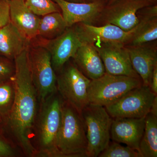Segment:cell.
Instances as JSON below:
<instances>
[{"instance_id":"cell-1","label":"cell","mask_w":157,"mask_h":157,"mask_svg":"<svg viewBox=\"0 0 157 157\" xmlns=\"http://www.w3.org/2000/svg\"><path fill=\"white\" fill-rule=\"evenodd\" d=\"M14 62L15 99L0 131L2 135H11L26 155L36 157L37 151L33 144V137L35 134L39 100L31 76L28 49L14 59Z\"/></svg>"},{"instance_id":"cell-2","label":"cell","mask_w":157,"mask_h":157,"mask_svg":"<svg viewBox=\"0 0 157 157\" xmlns=\"http://www.w3.org/2000/svg\"><path fill=\"white\" fill-rule=\"evenodd\" d=\"M56 93L41 103V109L37 116L36 126L39 156L59 157L56 142L61 124L63 101Z\"/></svg>"},{"instance_id":"cell-3","label":"cell","mask_w":157,"mask_h":157,"mask_svg":"<svg viewBox=\"0 0 157 157\" xmlns=\"http://www.w3.org/2000/svg\"><path fill=\"white\" fill-rule=\"evenodd\" d=\"M56 147L59 157H87V140L82 118L64 101Z\"/></svg>"},{"instance_id":"cell-4","label":"cell","mask_w":157,"mask_h":157,"mask_svg":"<svg viewBox=\"0 0 157 157\" xmlns=\"http://www.w3.org/2000/svg\"><path fill=\"white\" fill-rule=\"evenodd\" d=\"M80 115L87 140L86 155L98 157L110 142L112 117L105 107L91 104L84 107Z\"/></svg>"},{"instance_id":"cell-5","label":"cell","mask_w":157,"mask_h":157,"mask_svg":"<svg viewBox=\"0 0 157 157\" xmlns=\"http://www.w3.org/2000/svg\"><path fill=\"white\" fill-rule=\"evenodd\" d=\"M142 85L140 78L106 73L101 77L90 80L88 88L89 103L106 107Z\"/></svg>"},{"instance_id":"cell-6","label":"cell","mask_w":157,"mask_h":157,"mask_svg":"<svg viewBox=\"0 0 157 157\" xmlns=\"http://www.w3.org/2000/svg\"><path fill=\"white\" fill-rule=\"evenodd\" d=\"M28 55L31 76L42 103L57 92V77L50 52L42 45L29 46Z\"/></svg>"},{"instance_id":"cell-7","label":"cell","mask_w":157,"mask_h":157,"mask_svg":"<svg viewBox=\"0 0 157 157\" xmlns=\"http://www.w3.org/2000/svg\"><path fill=\"white\" fill-rule=\"evenodd\" d=\"M61 71L59 76L57 77V91L65 103L80 114L89 104L88 88L91 80L75 65H68Z\"/></svg>"},{"instance_id":"cell-8","label":"cell","mask_w":157,"mask_h":157,"mask_svg":"<svg viewBox=\"0 0 157 157\" xmlns=\"http://www.w3.org/2000/svg\"><path fill=\"white\" fill-rule=\"evenodd\" d=\"M155 96L149 86L142 85L129 91L105 107L113 118L145 117L150 111Z\"/></svg>"},{"instance_id":"cell-9","label":"cell","mask_w":157,"mask_h":157,"mask_svg":"<svg viewBox=\"0 0 157 157\" xmlns=\"http://www.w3.org/2000/svg\"><path fill=\"white\" fill-rule=\"evenodd\" d=\"M93 45L103 61L106 73L140 78L132 67L128 51L124 44L99 42Z\"/></svg>"},{"instance_id":"cell-10","label":"cell","mask_w":157,"mask_h":157,"mask_svg":"<svg viewBox=\"0 0 157 157\" xmlns=\"http://www.w3.org/2000/svg\"><path fill=\"white\" fill-rule=\"evenodd\" d=\"M143 22L142 19L132 30L125 31L117 26L108 23L103 26L78 23L74 27L82 43L94 44L97 42H118L128 44Z\"/></svg>"},{"instance_id":"cell-11","label":"cell","mask_w":157,"mask_h":157,"mask_svg":"<svg viewBox=\"0 0 157 157\" xmlns=\"http://www.w3.org/2000/svg\"><path fill=\"white\" fill-rule=\"evenodd\" d=\"M82 44L75 28L72 26L55 39L44 40L41 45L50 52L54 70L61 71Z\"/></svg>"},{"instance_id":"cell-12","label":"cell","mask_w":157,"mask_h":157,"mask_svg":"<svg viewBox=\"0 0 157 157\" xmlns=\"http://www.w3.org/2000/svg\"><path fill=\"white\" fill-rule=\"evenodd\" d=\"M154 1L118 0L115 5L109 7L107 13V21L124 31L132 30L140 21L137 16V11L151 6Z\"/></svg>"},{"instance_id":"cell-13","label":"cell","mask_w":157,"mask_h":157,"mask_svg":"<svg viewBox=\"0 0 157 157\" xmlns=\"http://www.w3.org/2000/svg\"><path fill=\"white\" fill-rule=\"evenodd\" d=\"M62 12L67 27L78 23L91 25L104 9V4L97 0L88 3H75L65 0H53Z\"/></svg>"},{"instance_id":"cell-14","label":"cell","mask_w":157,"mask_h":157,"mask_svg":"<svg viewBox=\"0 0 157 157\" xmlns=\"http://www.w3.org/2000/svg\"><path fill=\"white\" fill-rule=\"evenodd\" d=\"M145 117L115 118L113 120L110 137L139 152V144L145 128Z\"/></svg>"},{"instance_id":"cell-15","label":"cell","mask_w":157,"mask_h":157,"mask_svg":"<svg viewBox=\"0 0 157 157\" xmlns=\"http://www.w3.org/2000/svg\"><path fill=\"white\" fill-rule=\"evenodd\" d=\"M127 48L133 69L140 76L143 85L150 87L154 69L157 66L156 48L144 44L129 46Z\"/></svg>"},{"instance_id":"cell-16","label":"cell","mask_w":157,"mask_h":157,"mask_svg":"<svg viewBox=\"0 0 157 157\" xmlns=\"http://www.w3.org/2000/svg\"><path fill=\"white\" fill-rule=\"evenodd\" d=\"M9 4L10 22L30 41L37 36L40 18L29 9L25 0H11Z\"/></svg>"},{"instance_id":"cell-17","label":"cell","mask_w":157,"mask_h":157,"mask_svg":"<svg viewBox=\"0 0 157 157\" xmlns=\"http://www.w3.org/2000/svg\"><path fill=\"white\" fill-rule=\"evenodd\" d=\"M73 58L78 70L90 80L106 73L103 61L92 44L82 43Z\"/></svg>"},{"instance_id":"cell-18","label":"cell","mask_w":157,"mask_h":157,"mask_svg":"<svg viewBox=\"0 0 157 157\" xmlns=\"http://www.w3.org/2000/svg\"><path fill=\"white\" fill-rule=\"evenodd\" d=\"M30 42L11 22L0 28V55L6 58L14 60Z\"/></svg>"},{"instance_id":"cell-19","label":"cell","mask_w":157,"mask_h":157,"mask_svg":"<svg viewBox=\"0 0 157 157\" xmlns=\"http://www.w3.org/2000/svg\"><path fill=\"white\" fill-rule=\"evenodd\" d=\"M67 28L60 12L49 13L40 18L37 36L44 40H51L61 35Z\"/></svg>"},{"instance_id":"cell-20","label":"cell","mask_w":157,"mask_h":157,"mask_svg":"<svg viewBox=\"0 0 157 157\" xmlns=\"http://www.w3.org/2000/svg\"><path fill=\"white\" fill-rule=\"evenodd\" d=\"M139 149L142 157H157V116L150 113L145 117V128Z\"/></svg>"},{"instance_id":"cell-21","label":"cell","mask_w":157,"mask_h":157,"mask_svg":"<svg viewBox=\"0 0 157 157\" xmlns=\"http://www.w3.org/2000/svg\"><path fill=\"white\" fill-rule=\"evenodd\" d=\"M157 6H152L149 16L143 19V22L129 42L130 46L146 44L157 38Z\"/></svg>"},{"instance_id":"cell-22","label":"cell","mask_w":157,"mask_h":157,"mask_svg":"<svg viewBox=\"0 0 157 157\" xmlns=\"http://www.w3.org/2000/svg\"><path fill=\"white\" fill-rule=\"evenodd\" d=\"M15 97V87L13 78L0 83V116L6 119L11 112Z\"/></svg>"},{"instance_id":"cell-23","label":"cell","mask_w":157,"mask_h":157,"mask_svg":"<svg viewBox=\"0 0 157 157\" xmlns=\"http://www.w3.org/2000/svg\"><path fill=\"white\" fill-rule=\"evenodd\" d=\"M100 157H142L136 150L129 146H124L113 141L109 142L107 148L99 155Z\"/></svg>"},{"instance_id":"cell-24","label":"cell","mask_w":157,"mask_h":157,"mask_svg":"<svg viewBox=\"0 0 157 157\" xmlns=\"http://www.w3.org/2000/svg\"><path fill=\"white\" fill-rule=\"evenodd\" d=\"M25 3L29 9L39 16L59 12L60 9L53 0H25Z\"/></svg>"},{"instance_id":"cell-25","label":"cell","mask_w":157,"mask_h":157,"mask_svg":"<svg viewBox=\"0 0 157 157\" xmlns=\"http://www.w3.org/2000/svg\"><path fill=\"white\" fill-rule=\"evenodd\" d=\"M15 70L14 60L0 55V83L13 79Z\"/></svg>"},{"instance_id":"cell-26","label":"cell","mask_w":157,"mask_h":157,"mask_svg":"<svg viewBox=\"0 0 157 157\" xmlns=\"http://www.w3.org/2000/svg\"><path fill=\"white\" fill-rule=\"evenodd\" d=\"M10 22L9 0H0V28Z\"/></svg>"},{"instance_id":"cell-27","label":"cell","mask_w":157,"mask_h":157,"mask_svg":"<svg viewBox=\"0 0 157 157\" xmlns=\"http://www.w3.org/2000/svg\"><path fill=\"white\" fill-rule=\"evenodd\" d=\"M14 155V149L0 132V157H12Z\"/></svg>"},{"instance_id":"cell-28","label":"cell","mask_w":157,"mask_h":157,"mask_svg":"<svg viewBox=\"0 0 157 157\" xmlns=\"http://www.w3.org/2000/svg\"><path fill=\"white\" fill-rule=\"evenodd\" d=\"M150 88L152 92L157 95V66L155 67L152 75Z\"/></svg>"},{"instance_id":"cell-29","label":"cell","mask_w":157,"mask_h":157,"mask_svg":"<svg viewBox=\"0 0 157 157\" xmlns=\"http://www.w3.org/2000/svg\"><path fill=\"white\" fill-rule=\"evenodd\" d=\"M150 113L157 116V95L155 96L154 99Z\"/></svg>"},{"instance_id":"cell-30","label":"cell","mask_w":157,"mask_h":157,"mask_svg":"<svg viewBox=\"0 0 157 157\" xmlns=\"http://www.w3.org/2000/svg\"><path fill=\"white\" fill-rule=\"evenodd\" d=\"M67 2L75 3H88L94 2L97 0H65Z\"/></svg>"},{"instance_id":"cell-31","label":"cell","mask_w":157,"mask_h":157,"mask_svg":"<svg viewBox=\"0 0 157 157\" xmlns=\"http://www.w3.org/2000/svg\"><path fill=\"white\" fill-rule=\"evenodd\" d=\"M3 121L2 117L0 116V131H1V128H2V124Z\"/></svg>"},{"instance_id":"cell-32","label":"cell","mask_w":157,"mask_h":157,"mask_svg":"<svg viewBox=\"0 0 157 157\" xmlns=\"http://www.w3.org/2000/svg\"><path fill=\"white\" fill-rule=\"evenodd\" d=\"M117 1H118V0H111V2L113 3Z\"/></svg>"},{"instance_id":"cell-33","label":"cell","mask_w":157,"mask_h":157,"mask_svg":"<svg viewBox=\"0 0 157 157\" xmlns=\"http://www.w3.org/2000/svg\"><path fill=\"white\" fill-rule=\"evenodd\" d=\"M9 1H11V0H9Z\"/></svg>"}]
</instances>
